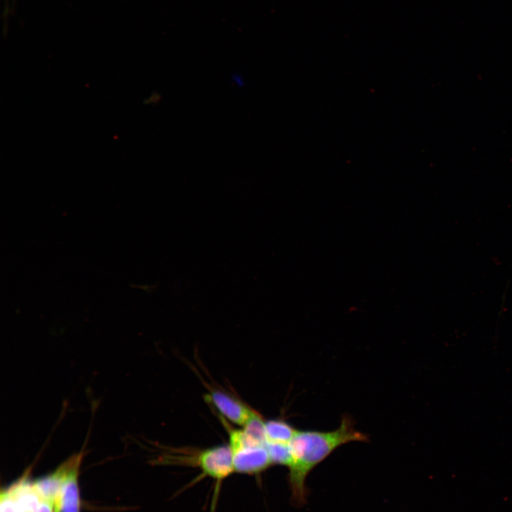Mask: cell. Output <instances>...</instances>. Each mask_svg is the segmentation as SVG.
Masks as SVG:
<instances>
[{
	"mask_svg": "<svg viewBox=\"0 0 512 512\" xmlns=\"http://www.w3.org/2000/svg\"><path fill=\"white\" fill-rule=\"evenodd\" d=\"M205 400L230 423L242 427L253 414L255 409L232 394L218 389H211L205 395Z\"/></svg>",
	"mask_w": 512,
	"mask_h": 512,
	"instance_id": "cell-4",
	"label": "cell"
},
{
	"mask_svg": "<svg viewBox=\"0 0 512 512\" xmlns=\"http://www.w3.org/2000/svg\"><path fill=\"white\" fill-rule=\"evenodd\" d=\"M368 436L354 427L349 415H343L334 430H298L289 442L292 460L289 484L292 499L297 506L306 502V479L311 470L340 446L351 442H368Z\"/></svg>",
	"mask_w": 512,
	"mask_h": 512,
	"instance_id": "cell-1",
	"label": "cell"
},
{
	"mask_svg": "<svg viewBox=\"0 0 512 512\" xmlns=\"http://www.w3.org/2000/svg\"><path fill=\"white\" fill-rule=\"evenodd\" d=\"M266 447L273 465L279 464L289 466L292 460L289 443L267 442Z\"/></svg>",
	"mask_w": 512,
	"mask_h": 512,
	"instance_id": "cell-8",
	"label": "cell"
},
{
	"mask_svg": "<svg viewBox=\"0 0 512 512\" xmlns=\"http://www.w3.org/2000/svg\"><path fill=\"white\" fill-rule=\"evenodd\" d=\"M156 462L166 465L200 469L201 477L208 476L215 481V498L223 482L235 473L228 444H218L203 449L169 448L159 456Z\"/></svg>",
	"mask_w": 512,
	"mask_h": 512,
	"instance_id": "cell-2",
	"label": "cell"
},
{
	"mask_svg": "<svg viewBox=\"0 0 512 512\" xmlns=\"http://www.w3.org/2000/svg\"><path fill=\"white\" fill-rule=\"evenodd\" d=\"M81 460L66 476L58 498L54 504L55 512H80V499L78 477Z\"/></svg>",
	"mask_w": 512,
	"mask_h": 512,
	"instance_id": "cell-5",
	"label": "cell"
},
{
	"mask_svg": "<svg viewBox=\"0 0 512 512\" xmlns=\"http://www.w3.org/2000/svg\"><path fill=\"white\" fill-rule=\"evenodd\" d=\"M242 429L246 437L252 442L259 444H266L265 420L257 410L254 411Z\"/></svg>",
	"mask_w": 512,
	"mask_h": 512,
	"instance_id": "cell-7",
	"label": "cell"
},
{
	"mask_svg": "<svg viewBox=\"0 0 512 512\" xmlns=\"http://www.w3.org/2000/svg\"><path fill=\"white\" fill-rule=\"evenodd\" d=\"M218 418L228 434L235 473L257 476L273 465L266 444L252 442L242 428L233 427L220 416Z\"/></svg>",
	"mask_w": 512,
	"mask_h": 512,
	"instance_id": "cell-3",
	"label": "cell"
},
{
	"mask_svg": "<svg viewBox=\"0 0 512 512\" xmlns=\"http://www.w3.org/2000/svg\"><path fill=\"white\" fill-rule=\"evenodd\" d=\"M265 431L267 442L289 443L297 430L284 419L265 420Z\"/></svg>",
	"mask_w": 512,
	"mask_h": 512,
	"instance_id": "cell-6",
	"label": "cell"
}]
</instances>
